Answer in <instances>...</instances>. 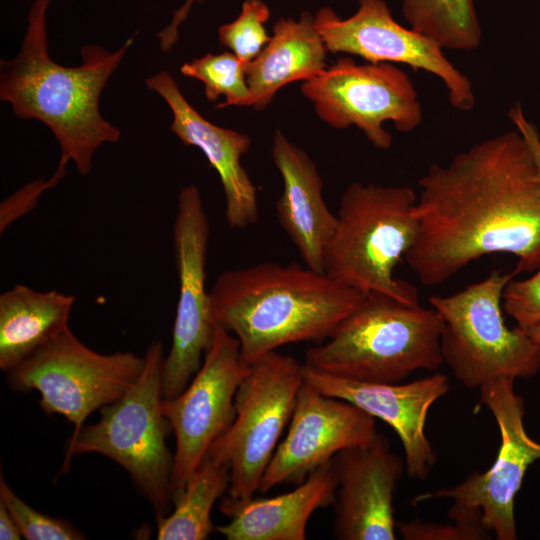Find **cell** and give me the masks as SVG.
Segmentation results:
<instances>
[{
  "label": "cell",
  "instance_id": "cell-14",
  "mask_svg": "<svg viewBox=\"0 0 540 540\" xmlns=\"http://www.w3.org/2000/svg\"><path fill=\"white\" fill-rule=\"evenodd\" d=\"M314 23L328 52L425 71L442 81L455 109H473L476 98L469 78L447 59L436 42L396 22L384 0H359L357 11L346 19L330 7H322Z\"/></svg>",
  "mask_w": 540,
  "mask_h": 540
},
{
  "label": "cell",
  "instance_id": "cell-24",
  "mask_svg": "<svg viewBox=\"0 0 540 540\" xmlns=\"http://www.w3.org/2000/svg\"><path fill=\"white\" fill-rule=\"evenodd\" d=\"M402 13L412 29L442 49L472 51L481 44L474 0H402Z\"/></svg>",
  "mask_w": 540,
  "mask_h": 540
},
{
  "label": "cell",
  "instance_id": "cell-20",
  "mask_svg": "<svg viewBox=\"0 0 540 540\" xmlns=\"http://www.w3.org/2000/svg\"><path fill=\"white\" fill-rule=\"evenodd\" d=\"M336 489L330 461L290 492L239 503L223 498L220 510L230 522L215 530L228 540H304L309 518L333 505Z\"/></svg>",
  "mask_w": 540,
  "mask_h": 540
},
{
  "label": "cell",
  "instance_id": "cell-19",
  "mask_svg": "<svg viewBox=\"0 0 540 540\" xmlns=\"http://www.w3.org/2000/svg\"><path fill=\"white\" fill-rule=\"evenodd\" d=\"M271 154L283 181L282 194L275 204L278 222L304 265L324 272V252L334 233L337 216L323 198V181L317 166L280 130L274 133Z\"/></svg>",
  "mask_w": 540,
  "mask_h": 540
},
{
  "label": "cell",
  "instance_id": "cell-17",
  "mask_svg": "<svg viewBox=\"0 0 540 540\" xmlns=\"http://www.w3.org/2000/svg\"><path fill=\"white\" fill-rule=\"evenodd\" d=\"M304 380L324 395L345 400L388 424L404 450L406 472L423 480L436 463L426 436V420L432 405L449 390L441 373L408 383H377L328 374L303 364Z\"/></svg>",
  "mask_w": 540,
  "mask_h": 540
},
{
  "label": "cell",
  "instance_id": "cell-23",
  "mask_svg": "<svg viewBox=\"0 0 540 540\" xmlns=\"http://www.w3.org/2000/svg\"><path fill=\"white\" fill-rule=\"evenodd\" d=\"M229 470L208 454L188 478L173 510L157 518L158 540H203L215 530L211 511L227 492Z\"/></svg>",
  "mask_w": 540,
  "mask_h": 540
},
{
  "label": "cell",
  "instance_id": "cell-15",
  "mask_svg": "<svg viewBox=\"0 0 540 540\" xmlns=\"http://www.w3.org/2000/svg\"><path fill=\"white\" fill-rule=\"evenodd\" d=\"M377 433L374 417L352 403L322 394L304 380L286 437L278 444L258 491L299 485L338 452L365 444Z\"/></svg>",
  "mask_w": 540,
  "mask_h": 540
},
{
  "label": "cell",
  "instance_id": "cell-26",
  "mask_svg": "<svg viewBox=\"0 0 540 540\" xmlns=\"http://www.w3.org/2000/svg\"><path fill=\"white\" fill-rule=\"evenodd\" d=\"M270 18L269 7L262 0H244L239 16L218 28L219 42L244 63L256 58L271 36L264 24Z\"/></svg>",
  "mask_w": 540,
  "mask_h": 540
},
{
  "label": "cell",
  "instance_id": "cell-9",
  "mask_svg": "<svg viewBox=\"0 0 540 540\" xmlns=\"http://www.w3.org/2000/svg\"><path fill=\"white\" fill-rule=\"evenodd\" d=\"M144 364V356L129 351L99 353L67 327L8 371L7 382L17 392L38 391L46 415L59 414L73 425L71 442L92 412L132 388Z\"/></svg>",
  "mask_w": 540,
  "mask_h": 540
},
{
  "label": "cell",
  "instance_id": "cell-30",
  "mask_svg": "<svg viewBox=\"0 0 540 540\" xmlns=\"http://www.w3.org/2000/svg\"><path fill=\"white\" fill-rule=\"evenodd\" d=\"M61 179L53 174L48 180L30 182L7 197L0 205L1 233L16 219L31 211L45 190L54 188Z\"/></svg>",
  "mask_w": 540,
  "mask_h": 540
},
{
  "label": "cell",
  "instance_id": "cell-27",
  "mask_svg": "<svg viewBox=\"0 0 540 540\" xmlns=\"http://www.w3.org/2000/svg\"><path fill=\"white\" fill-rule=\"evenodd\" d=\"M453 523L411 520L398 524L405 540H483L492 535L485 527L480 509L453 503L448 511Z\"/></svg>",
  "mask_w": 540,
  "mask_h": 540
},
{
  "label": "cell",
  "instance_id": "cell-11",
  "mask_svg": "<svg viewBox=\"0 0 540 540\" xmlns=\"http://www.w3.org/2000/svg\"><path fill=\"white\" fill-rule=\"evenodd\" d=\"M249 369L250 364L242 358L238 339L215 324L202 364L189 384L176 397L163 399V412L176 440L172 504L211 445L234 420L235 395Z\"/></svg>",
  "mask_w": 540,
  "mask_h": 540
},
{
  "label": "cell",
  "instance_id": "cell-28",
  "mask_svg": "<svg viewBox=\"0 0 540 540\" xmlns=\"http://www.w3.org/2000/svg\"><path fill=\"white\" fill-rule=\"evenodd\" d=\"M0 502L8 509L27 540H82L83 533L68 521L43 514L24 502L1 476Z\"/></svg>",
  "mask_w": 540,
  "mask_h": 540
},
{
  "label": "cell",
  "instance_id": "cell-29",
  "mask_svg": "<svg viewBox=\"0 0 540 540\" xmlns=\"http://www.w3.org/2000/svg\"><path fill=\"white\" fill-rule=\"evenodd\" d=\"M502 308L523 329L540 324V267L524 280L513 278L502 294Z\"/></svg>",
  "mask_w": 540,
  "mask_h": 540
},
{
  "label": "cell",
  "instance_id": "cell-32",
  "mask_svg": "<svg viewBox=\"0 0 540 540\" xmlns=\"http://www.w3.org/2000/svg\"><path fill=\"white\" fill-rule=\"evenodd\" d=\"M204 0H185L183 5L177 9L169 25L158 33V39L161 50L170 51L179 38V27L186 20L194 3H202Z\"/></svg>",
  "mask_w": 540,
  "mask_h": 540
},
{
  "label": "cell",
  "instance_id": "cell-22",
  "mask_svg": "<svg viewBox=\"0 0 540 540\" xmlns=\"http://www.w3.org/2000/svg\"><path fill=\"white\" fill-rule=\"evenodd\" d=\"M75 296L16 284L0 295V369L6 373L69 327Z\"/></svg>",
  "mask_w": 540,
  "mask_h": 540
},
{
  "label": "cell",
  "instance_id": "cell-16",
  "mask_svg": "<svg viewBox=\"0 0 540 540\" xmlns=\"http://www.w3.org/2000/svg\"><path fill=\"white\" fill-rule=\"evenodd\" d=\"M337 478L334 537L340 540L396 539L393 499L405 460L377 433L369 442L331 459Z\"/></svg>",
  "mask_w": 540,
  "mask_h": 540
},
{
  "label": "cell",
  "instance_id": "cell-10",
  "mask_svg": "<svg viewBox=\"0 0 540 540\" xmlns=\"http://www.w3.org/2000/svg\"><path fill=\"white\" fill-rule=\"evenodd\" d=\"M318 117L335 129L356 126L376 148L388 150L392 136L383 128L391 121L408 133L423 120L422 105L409 76L392 63L358 64L339 58L301 85Z\"/></svg>",
  "mask_w": 540,
  "mask_h": 540
},
{
  "label": "cell",
  "instance_id": "cell-34",
  "mask_svg": "<svg viewBox=\"0 0 540 540\" xmlns=\"http://www.w3.org/2000/svg\"><path fill=\"white\" fill-rule=\"evenodd\" d=\"M526 330L528 334L540 344V324Z\"/></svg>",
  "mask_w": 540,
  "mask_h": 540
},
{
  "label": "cell",
  "instance_id": "cell-13",
  "mask_svg": "<svg viewBox=\"0 0 540 540\" xmlns=\"http://www.w3.org/2000/svg\"><path fill=\"white\" fill-rule=\"evenodd\" d=\"M514 378L499 377L480 388V403L495 418L500 431V447L492 466L473 472L460 483L414 497L413 503L435 498L480 509L487 530L497 540L517 539L514 516L515 497L528 467L540 459V443L526 432L524 402L515 392Z\"/></svg>",
  "mask_w": 540,
  "mask_h": 540
},
{
  "label": "cell",
  "instance_id": "cell-31",
  "mask_svg": "<svg viewBox=\"0 0 540 540\" xmlns=\"http://www.w3.org/2000/svg\"><path fill=\"white\" fill-rule=\"evenodd\" d=\"M508 116L515 126V129L522 135L527 143L534 159L537 174L540 180V134L535 126L524 114L520 103L513 105L508 112Z\"/></svg>",
  "mask_w": 540,
  "mask_h": 540
},
{
  "label": "cell",
  "instance_id": "cell-3",
  "mask_svg": "<svg viewBox=\"0 0 540 540\" xmlns=\"http://www.w3.org/2000/svg\"><path fill=\"white\" fill-rule=\"evenodd\" d=\"M364 295L324 272L272 261L224 271L209 290L215 324L238 339L247 364L287 344L325 341Z\"/></svg>",
  "mask_w": 540,
  "mask_h": 540
},
{
  "label": "cell",
  "instance_id": "cell-25",
  "mask_svg": "<svg viewBox=\"0 0 540 540\" xmlns=\"http://www.w3.org/2000/svg\"><path fill=\"white\" fill-rule=\"evenodd\" d=\"M180 73L201 81L209 102H215L221 95L225 96V100L215 106L216 109L229 106L246 107L250 96L246 63L232 52L208 53L193 59L180 67Z\"/></svg>",
  "mask_w": 540,
  "mask_h": 540
},
{
  "label": "cell",
  "instance_id": "cell-18",
  "mask_svg": "<svg viewBox=\"0 0 540 540\" xmlns=\"http://www.w3.org/2000/svg\"><path fill=\"white\" fill-rule=\"evenodd\" d=\"M147 87L168 104L173 120L170 130L186 146L199 148L217 172L225 195V219L233 229L257 222V189L241 157L251 146L244 133L217 126L205 119L184 97L176 80L166 70L146 80Z\"/></svg>",
  "mask_w": 540,
  "mask_h": 540
},
{
  "label": "cell",
  "instance_id": "cell-21",
  "mask_svg": "<svg viewBox=\"0 0 540 540\" xmlns=\"http://www.w3.org/2000/svg\"><path fill=\"white\" fill-rule=\"evenodd\" d=\"M272 32L259 55L246 63V107L255 110L265 109L282 87L312 79L327 68L328 50L310 12H302L298 20L279 19Z\"/></svg>",
  "mask_w": 540,
  "mask_h": 540
},
{
  "label": "cell",
  "instance_id": "cell-7",
  "mask_svg": "<svg viewBox=\"0 0 540 540\" xmlns=\"http://www.w3.org/2000/svg\"><path fill=\"white\" fill-rule=\"evenodd\" d=\"M493 271L448 296L429 298L443 319L441 353L454 377L467 388L499 378H530L540 370V344L502 314V294L515 276Z\"/></svg>",
  "mask_w": 540,
  "mask_h": 540
},
{
  "label": "cell",
  "instance_id": "cell-12",
  "mask_svg": "<svg viewBox=\"0 0 540 540\" xmlns=\"http://www.w3.org/2000/svg\"><path fill=\"white\" fill-rule=\"evenodd\" d=\"M209 219L195 185L180 190L173 226L179 294L172 343L162 368L164 399L179 395L200 368L214 334L206 261Z\"/></svg>",
  "mask_w": 540,
  "mask_h": 540
},
{
  "label": "cell",
  "instance_id": "cell-1",
  "mask_svg": "<svg viewBox=\"0 0 540 540\" xmlns=\"http://www.w3.org/2000/svg\"><path fill=\"white\" fill-rule=\"evenodd\" d=\"M418 185V235L404 260L421 284L495 253L514 255L517 274L540 267V180L516 129L431 164Z\"/></svg>",
  "mask_w": 540,
  "mask_h": 540
},
{
  "label": "cell",
  "instance_id": "cell-33",
  "mask_svg": "<svg viewBox=\"0 0 540 540\" xmlns=\"http://www.w3.org/2000/svg\"><path fill=\"white\" fill-rule=\"evenodd\" d=\"M22 538L23 536L14 518L5 505L0 502V539L19 540Z\"/></svg>",
  "mask_w": 540,
  "mask_h": 540
},
{
  "label": "cell",
  "instance_id": "cell-6",
  "mask_svg": "<svg viewBox=\"0 0 540 540\" xmlns=\"http://www.w3.org/2000/svg\"><path fill=\"white\" fill-rule=\"evenodd\" d=\"M145 364L132 388L100 409V419L84 425L68 442L61 472L69 471L75 455L99 453L123 467L151 504L156 519L170 513L173 454L167 446L172 432L163 412V346L152 342Z\"/></svg>",
  "mask_w": 540,
  "mask_h": 540
},
{
  "label": "cell",
  "instance_id": "cell-4",
  "mask_svg": "<svg viewBox=\"0 0 540 540\" xmlns=\"http://www.w3.org/2000/svg\"><path fill=\"white\" fill-rule=\"evenodd\" d=\"M443 319L433 308L368 293L332 335L309 348L304 364L343 378L400 383L418 370H437Z\"/></svg>",
  "mask_w": 540,
  "mask_h": 540
},
{
  "label": "cell",
  "instance_id": "cell-8",
  "mask_svg": "<svg viewBox=\"0 0 540 540\" xmlns=\"http://www.w3.org/2000/svg\"><path fill=\"white\" fill-rule=\"evenodd\" d=\"M303 364L269 352L250 364L234 399L235 417L207 454L229 470L227 499L253 498L289 424L300 387Z\"/></svg>",
  "mask_w": 540,
  "mask_h": 540
},
{
  "label": "cell",
  "instance_id": "cell-5",
  "mask_svg": "<svg viewBox=\"0 0 540 540\" xmlns=\"http://www.w3.org/2000/svg\"><path fill=\"white\" fill-rule=\"evenodd\" d=\"M417 197L406 186L351 183L339 200L324 273L363 294L419 304L416 287L394 276L418 235Z\"/></svg>",
  "mask_w": 540,
  "mask_h": 540
},
{
  "label": "cell",
  "instance_id": "cell-2",
  "mask_svg": "<svg viewBox=\"0 0 540 540\" xmlns=\"http://www.w3.org/2000/svg\"><path fill=\"white\" fill-rule=\"evenodd\" d=\"M50 2H33L18 55L1 60L0 99L11 104L17 117L36 119L49 127L61 149L57 174L64 177L67 163L73 161L86 176L95 151L120 138V130L102 117L99 101L137 32L115 52L96 44L84 45L81 65H59L48 53L46 16Z\"/></svg>",
  "mask_w": 540,
  "mask_h": 540
}]
</instances>
